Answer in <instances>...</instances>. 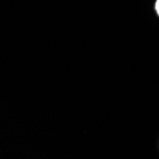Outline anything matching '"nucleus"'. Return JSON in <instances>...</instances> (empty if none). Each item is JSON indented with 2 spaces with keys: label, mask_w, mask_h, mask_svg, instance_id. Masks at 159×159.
<instances>
[{
  "label": "nucleus",
  "mask_w": 159,
  "mask_h": 159,
  "mask_svg": "<svg viewBox=\"0 0 159 159\" xmlns=\"http://www.w3.org/2000/svg\"><path fill=\"white\" fill-rule=\"evenodd\" d=\"M154 9H155V11H156V13H157V16H159V0H156V1H155Z\"/></svg>",
  "instance_id": "nucleus-1"
}]
</instances>
